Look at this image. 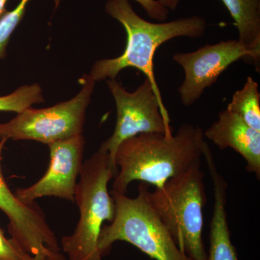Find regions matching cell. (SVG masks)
I'll return each mask as SVG.
<instances>
[{
  "instance_id": "obj_1",
  "label": "cell",
  "mask_w": 260,
  "mask_h": 260,
  "mask_svg": "<svg viewBox=\"0 0 260 260\" xmlns=\"http://www.w3.org/2000/svg\"><path fill=\"white\" fill-rule=\"evenodd\" d=\"M205 138L201 127L184 124L176 134L143 133L124 140L114 155L117 174L112 190L126 194L134 181L160 187L201 160Z\"/></svg>"
},
{
  "instance_id": "obj_2",
  "label": "cell",
  "mask_w": 260,
  "mask_h": 260,
  "mask_svg": "<svg viewBox=\"0 0 260 260\" xmlns=\"http://www.w3.org/2000/svg\"><path fill=\"white\" fill-rule=\"evenodd\" d=\"M105 10L125 29L126 47L117 57L96 61L89 76L95 82L114 79L121 70L135 68L145 75L159 102L165 106L154 72L155 52L162 44L175 38L203 37L208 27L206 20L199 15H192L172 21L151 23L135 13L129 0H108Z\"/></svg>"
},
{
  "instance_id": "obj_3",
  "label": "cell",
  "mask_w": 260,
  "mask_h": 260,
  "mask_svg": "<svg viewBox=\"0 0 260 260\" xmlns=\"http://www.w3.org/2000/svg\"><path fill=\"white\" fill-rule=\"evenodd\" d=\"M116 174L109 154L99 149L83 162L75 192L79 221L74 232L61 239V249L69 260H103L99 237L104 223H111L115 214L108 186Z\"/></svg>"
},
{
  "instance_id": "obj_4",
  "label": "cell",
  "mask_w": 260,
  "mask_h": 260,
  "mask_svg": "<svg viewBox=\"0 0 260 260\" xmlns=\"http://www.w3.org/2000/svg\"><path fill=\"white\" fill-rule=\"evenodd\" d=\"M147 198L179 249L191 260H207L203 239L207 194L201 160L153 191L148 190Z\"/></svg>"
},
{
  "instance_id": "obj_5",
  "label": "cell",
  "mask_w": 260,
  "mask_h": 260,
  "mask_svg": "<svg viewBox=\"0 0 260 260\" xmlns=\"http://www.w3.org/2000/svg\"><path fill=\"white\" fill-rule=\"evenodd\" d=\"M148 185L142 182L136 198L112 190L115 203L114 219L103 225L99 240L102 256L110 252L114 243L123 241L133 244L155 260H191L175 242L147 198Z\"/></svg>"
},
{
  "instance_id": "obj_6",
  "label": "cell",
  "mask_w": 260,
  "mask_h": 260,
  "mask_svg": "<svg viewBox=\"0 0 260 260\" xmlns=\"http://www.w3.org/2000/svg\"><path fill=\"white\" fill-rule=\"evenodd\" d=\"M83 80L79 93L70 100L45 109L28 108L0 124V138L49 145L83 134L85 114L95 85L89 75H84Z\"/></svg>"
},
{
  "instance_id": "obj_7",
  "label": "cell",
  "mask_w": 260,
  "mask_h": 260,
  "mask_svg": "<svg viewBox=\"0 0 260 260\" xmlns=\"http://www.w3.org/2000/svg\"><path fill=\"white\" fill-rule=\"evenodd\" d=\"M107 83L116 104V122L112 136L99 150L109 154L114 166L116 150L124 140L143 133L174 134L167 108L160 104L147 78L133 92L126 90L116 78Z\"/></svg>"
},
{
  "instance_id": "obj_8",
  "label": "cell",
  "mask_w": 260,
  "mask_h": 260,
  "mask_svg": "<svg viewBox=\"0 0 260 260\" xmlns=\"http://www.w3.org/2000/svg\"><path fill=\"white\" fill-rule=\"evenodd\" d=\"M240 59L254 64L259 71L260 53L248 49L234 39L205 44L191 52L175 53L173 60L180 65L185 73L179 88L182 105H193L207 88L218 81L224 71Z\"/></svg>"
},
{
  "instance_id": "obj_9",
  "label": "cell",
  "mask_w": 260,
  "mask_h": 260,
  "mask_svg": "<svg viewBox=\"0 0 260 260\" xmlns=\"http://www.w3.org/2000/svg\"><path fill=\"white\" fill-rule=\"evenodd\" d=\"M85 145L83 134L48 145L50 164L47 172L32 185L17 189L15 195L25 203L44 197H55L75 203Z\"/></svg>"
},
{
  "instance_id": "obj_10",
  "label": "cell",
  "mask_w": 260,
  "mask_h": 260,
  "mask_svg": "<svg viewBox=\"0 0 260 260\" xmlns=\"http://www.w3.org/2000/svg\"><path fill=\"white\" fill-rule=\"evenodd\" d=\"M205 138L220 150L232 148L245 160L246 169L260 179V132L253 129L230 111H222L204 132Z\"/></svg>"
},
{
  "instance_id": "obj_11",
  "label": "cell",
  "mask_w": 260,
  "mask_h": 260,
  "mask_svg": "<svg viewBox=\"0 0 260 260\" xmlns=\"http://www.w3.org/2000/svg\"><path fill=\"white\" fill-rule=\"evenodd\" d=\"M207 165L214 189L213 213L210 225V247L207 260H239L231 239L225 209L229 186L214 161L208 162Z\"/></svg>"
},
{
  "instance_id": "obj_12",
  "label": "cell",
  "mask_w": 260,
  "mask_h": 260,
  "mask_svg": "<svg viewBox=\"0 0 260 260\" xmlns=\"http://www.w3.org/2000/svg\"><path fill=\"white\" fill-rule=\"evenodd\" d=\"M234 20L239 39L248 49L260 53V0H221Z\"/></svg>"
},
{
  "instance_id": "obj_13",
  "label": "cell",
  "mask_w": 260,
  "mask_h": 260,
  "mask_svg": "<svg viewBox=\"0 0 260 260\" xmlns=\"http://www.w3.org/2000/svg\"><path fill=\"white\" fill-rule=\"evenodd\" d=\"M226 109L242 118L251 128L260 132L259 85L252 77H247L243 88L234 93Z\"/></svg>"
},
{
  "instance_id": "obj_14",
  "label": "cell",
  "mask_w": 260,
  "mask_h": 260,
  "mask_svg": "<svg viewBox=\"0 0 260 260\" xmlns=\"http://www.w3.org/2000/svg\"><path fill=\"white\" fill-rule=\"evenodd\" d=\"M44 102L42 88L38 84L23 85L9 95L0 96V112H23L32 105Z\"/></svg>"
},
{
  "instance_id": "obj_15",
  "label": "cell",
  "mask_w": 260,
  "mask_h": 260,
  "mask_svg": "<svg viewBox=\"0 0 260 260\" xmlns=\"http://www.w3.org/2000/svg\"><path fill=\"white\" fill-rule=\"evenodd\" d=\"M7 140L0 141V210L10 220H16L23 214L25 205L10 189L5 181L2 169V154Z\"/></svg>"
},
{
  "instance_id": "obj_16",
  "label": "cell",
  "mask_w": 260,
  "mask_h": 260,
  "mask_svg": "<svg viewBox=\"0 0 260 260\" xmlns=\"http://www.w3.org/2000/svg\"><path fill=\"white\" fill-rule=\"evenodd\" d=\"M30 0H20L13 10L5 11L0 17V59L6 56V49L10 37L23 18Z\"/></svg>"
},
{
  "instance_id": "obj_17",
  "label": "cell",
  "mask_w": 260,
  "mask_h": 260,
  "mask_svg": "<svg viewBox=\"0 0 260 260\" xmlns=\"http://www.w3.org/2000/svg\"><path fill=\"white\" fill-rule=\"evenodd\" d=\"M0 260H34L26 251H23L11 239L5 237L0 229Z\"/></svg>"
},
{
  "instance_id": "obj_18",
  "label": "cell",
  "mask_w": 260,
  "mask_h": 260,
  "mask_svg": "<svg viewBox=\"0 0 260 260\" xmlns=\"http://www.w3.org/2000/svg\"><path fill=\"white\" fill-rule=\"evenodd\" d=\"M55 6L59 5L61 0H54ZM143 8L150 18L159 22H165L169 16V10L162 6L158 0H134Z\"/></svg>"
},
{
  "instance_id": "obj_19",
  "label": "cell",
  "mask_w": 260,
  "mask_h": 260,
  "mask_svg": "<svg viewBox=\"0 0 260 260\" xmlns=\"http://www.w3.org/2000/svg\"><path fill=\"white\" fill-rule=\"evenodd\" d=\"M159 3L169 10L174 11L182 0H158Z\"/></svg>"
},
{
  "instance_id": "obj_20",
  "label": "cell",
  "mask_w": 260,
  "mask_h": 260,
  "mask_svg": "<svg viewBox=\"0 0 260 260\" xmlns=\"http://www.w3.org/2000/svg\"><path fill=\"white\" fill-rule=\"evenodd\" d=\"M8 1V0H0V17L6 11L5 6H6Z\"/></svg>"
}]
</instances>
